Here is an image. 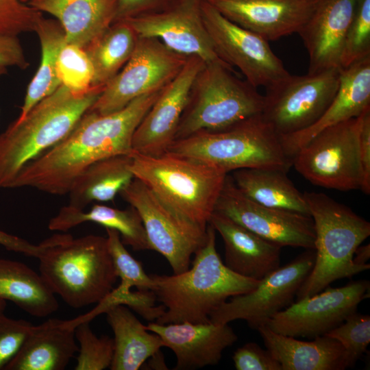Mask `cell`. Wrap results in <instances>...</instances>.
<instances>
[{
  "label": "cell",
  "mask_w": 370,
  "mask_h": 370,
  "mask_svg": "<svg viewBox=\"0 0 370 370\" xmlns=\"http://www.w3.org/2000/svg\"><path fill=\"white\" fill-rule=\"evenodd\" d=\"M94 222L106 228L118 231L124 245L134 250H151L143 220L138 212L132 206L125 210L95 204L90 210L77 209L69 205L62 207L51 219L50 230L66 232L84 222Z\"/></svg>",
  "instance_id": "29"
},
{
  "label": "cell",
  "mask_w": 370,
  "mask_h": 370,
  "mask_svg": "<svg viewBox=\"0 0 370 370\" xmlns=\"http://www.w3.org/2000/svg\"><path fill=\"white\" fill-rule=\"evenodd\" d=\"M162 90L143 95L110 114L88 110L64 138L27 164L10 188L28 186L53 195L66 194L92 164L130 154L134 133Z\"/></svg>",
  "instance_id": "1"
},
{
  "label": "cell",
  "mask_w": 370,
  "mask_h": 370,
  "mask_svg": "<svg viewBox=\"0 0 370 370\" xmlns=\"http://www.w3.org/2000/svg\"><path fill=\"white\" fill-rule=\"evenodd\" d=\"M205 63L197 56H188L136 127L132 142L133 151L153 157L166 152L175 140L192 83Z\"/></svg>",
  "instance_id": "18"
},
{
  "label": "cell",
  "mask_w": 370,
  "mask_h": 370,
  "mask_svg": "<svg viewBox=\"0 0 370 370\" xmlns=\"http://www.w3.org/2000/svg\"><path fill=\"white\" fill-rule=\"evenodd\" d=\"M202 16L219 57L238 69L256 88H267L290 75L269 41L231 21L206 0L202 5Z\"/></svg>",
  "instance_id": "13"
},
{
  "label": "cell",
  "mask_w": 370,
  "mask_h": 370,
  "mask_svg": "<svg viewBox=\"0 0 370 370\" xmlns=\"http://www.w3.org/2000/svg\"><path fill=\"white\" fill-rule=\"evenodd\" d=\"M40 245V275L69 306L97 304L114 288L117 277L106 237L56 234Z\"/></svg>",
  "instance_id": "4"
},
{
  "label": "cell",
  "mask_w": 370,
  "mask_h": 370,
  "mask_svg": "<svg viewBox=\"0 0 370 370\" xmlns=\"http://www.w3.org/2000/svg\"><path fill=\"white\" fill-rule=\"evenodd\" d=\"M220 212L262 238L280 245L314 249L310 215L264 206L244 195L229 173L217 201Z\"/></svg>",
  "instance_id": "15"
},
{
  "label": "cell",
  "mask_w": 370,
  "mask_h": 370,
  "mask_svg": "<svg viewBox=\"0 0 370 370\" xmlns=\"http://www.w3.org/2000/svg\"><path fill=\"white\" fill-rule=\"evenodd\" d=\"M147 330L157 334L177 359L175 370L202 368L219 363L223 352L238 336L228 323L150 322Z\"/></svg>",
  "instance_id": "20"
},
{
  "label": "cell",
  "mask_w": 370,
  "mask_h": 370,
  "mask_svg": "<svg viewBox=\"0 0 370 370\" xmlns=\"http://www.w3.org/2000/svg\"><path fill=\"white\" fill-rule=\"evenodd\" d=\"M156 296L152 291L121 290L114 288L109 294L97 306L89 312L73 319L77 325L84 321H90L97 315L105 313L110 307L115 305H124L131 308L143 319L151 321L158 319L165 311L164 306L161 304L156 306Z\"/></svg>",
  "instance_id": "34"
},
{
  "label": "cell",
  "mask_w": 370,
  "mask_h": 370,
  "mask_svg": "<svg viewBox=\"0 0 370 370\" xmlns=\"http://www.w3.org/2000/svg\"><path fill=\"white\" fill-rule=\"evenodd\" d=\"M70 320L49 319L33 325L21 350L4 370H62L78 345Z\"/></svg>",
  "instance_id": "24"
},
{
  "label": "cell",
  "mask_w": 370,
  "mask_h": 370,
  "mask_svg": "<svg viewBox=\"0 0 370 370\" xmlns=\"http://www.w3.org/2000/svg\"><path fill=\"white\" fill-rule=\"evenodd\" d=\"M360 116L317 134L296 152L293 166L315 186L339 191L360 189Z\"/></svg>",
  "instance_id": "9"
},
{
  "label": "cell",
  "mask_w": 370,
  "mask_h": 370,
  "mask_svg": "<svg viewBox=\"0 0 370 370\" xmlns=\"http://www.w3.org/2000/svg\"><path fill=\"white\" fill-rule=\"evenodd\" d=\"M325 335L336 339L343 346V370L352 368L366 352L370 342V317L356 311Z\"/></svg>",
  "instance_id": "36"
},
{
  "label": "cell",
  "mask_w": 370,
  "mask_h": 370,
  "mask_svg": "<svg viewBox=\"0 0 370 370\" xmlns=\"http://www.w3.org/2000/svg\"><path fill=\"white\" fill-rule=\"evenodd\" d=\"M315 251L306 249L293 260L267 274L251 291L230 297L210 315L213 323L244 320L257 330L275 314L288 307L311 271Z\"/></svg>",
  "instance_id": "14"
},
{
  "label": "cell",
  "mask_w": 370,
  "mask_h": 370,
  "mask_svg": "<svg viewBox=\"0 0 370 370\" xmlns=\"http://www.w3.org/2000/svg\"><path fill=\"white\" fill-rule=\"evenodd\" d=\"M176 0H118L115 22L160 12Z\"/></svg>",
  "instance_id": "44"
},
{
  "label": "cell",
  "mask_w": 370,
  "mask_h": 370,
  "mask_svg": "<svg viewBox=\"0 0 370 370\" xmlns=\"http://www.w3.org/2000/svg\"><path fill=\"white\" fill-rule=\"evenodd\" d=\"M204 1L176 0L160 12L123 21L138 36L157 38L177 53L197 56L206 63L223 62L217 55L203 21Z\"/></svg>",
  "instance_id": "17"
},
{
  "label": "cell",
  "mask_w": 370,
  "mask_h": 370,
  "mask_svg": "<svg viewBox=\"0 0 370 370\" xmlns=\"http://www.w3.org/2000/svg\"><path fill=\"white\" fill-rule=\"evenodd\" d=\"M33 325L23 319L0 317V370L17 355Z\"/></svg>",
  "instance_id": "41"
},
{
  "label": "cell",
  "mask_w": 370,
  "mask_h": 370,
  "mask_svg": "<svg viewBox=\"0 0 370 370\" xmlns=\"http://www.w3.org/2000/svg\"><path fill=\"white\" fill-rule=\"evenodd\" d=\"M370 107V56L341 70L338 89L322 116L311 126L281 137L287 155L296 152L324 129L358 117Z\"/></svg>",
  "instance_id": "22"
},
{
  "label": "cell",
  "mask_w": 370,
  "mask_h": 370,
  "mask_svg": "<svg viewBox=\"0 0 370 370\" xmlns=\"http://www.w3.org/2000/svg\"><path fill=\"white\" fill-rule=\"evenodd\" d=\"M0 66L22 70L29 66L18 36L0 34Z\"/></svg>",
  "instance_id": "45"
},
{
  "label": "cell",
  "mask_w": 370,
  "mask_h": 370,
  "mask_svg": "<svg viewBox=\"0 0 370 370\" xmlns=\"http://www.w3.org/2000/svg\"><path fill=\"white\" fill-rule=\"evenodd\" d=\"M166 152L204 161L227 173L249 168L287 173L293 166L281 137L261 114L225 130H201L176 140Z\"/></svg>",
  "instance_id": "7"
},
{
  "label": "cell",
  "mask_w": 370,
  "mask_h": 370,
  "mask_svg": "<svg viewBox=\"0 0 370 370\" xmlns=\"http://www.w3.org/2000/svg\"><path fill=\"white\" fill-rule=\"evenodd\" d=\"M84 321L75 329L79 343L75 370H103L110 368L114 354V340L108 336L98 337Z\"/></svg>",
  "instance_id": "38"
},
{
  "label": "cell",
  "mask_w": 370,
  "mask_h": 370,
  "mask_svg": "<svg viewBox=\"0 0 370 370\" xmlns=\"http://www.w3.org/2000/svg\"><path fill=\"white\" fill-rule=\"evenodd\" d=\"M105 86L73 92L60 85L25 117L0 134V188H10L29 162L64 138L101 95Z\"/></svg>",
  "instance_id": "3"
},
{
  "label": "cell",
  "mask_w": 370,
  "mask_h": 370,
  "mask_svg": "<svg viewBox=\"0 0 370 370\" xmlns=\"http://www.w3.org/2000/svg\"><path fill=\"white\" fill-rule=\"evenodd\" d=\"M52 15L64 29L66 42L84 48L104 32L116 18L118 0H25Z\"/></svg>",
  "instance_id": "25"
},
{
  "label": "cell",
  "mask_w": 370,
  "mask_h": 370,
  "mask_svg": "<svg viewBox=\"0 0 370 370\" xmlns=\"http://www.w3.org/2000/svg\"><path fill=\"white\" fill-rule=\"evenodd\" d=\"M286 172L268 169H241L231 175L239 190L260 205L310 215L304 193Z\"/></svg>",
  "instance_id": "30"
},
{
  "label": "cell",
  "mask_w": 370,
  "mask_h": 370,
  "mask_svg": "<svg viewBox=\"0 0 370 370\" xmlns=\"http://www.w3.org/2000/svg\"><path fill=\"white\" fill-rule=\"evenodd\" d=\"M188 56L169 49L157 38L138 36L132 56L105 85L89 110L100 114L115 112L143 95L164 88Z\"/></svg>",
  "instance_id": "11"
},
{
  "label": "cell",
  "mask_w": 370,
  "mask_h": 370,
  "mask_svg": "<svg viewBox=\"0 0 370 370\" xmlns=\"http://www.w3.org/2000/svg\"><path fill=\"white\" fill-rule=\"evenodd\" d=\"M209 223L221 235L225 266L236 274L260 280L280 267L282 247L214 211Z\"/></svg>",
  "instance_id": "23"
},
{
  "label": "cell",
  "mask_w": 370,
  "mask_h": 370,
  "mask_svg": "<svg viewBox=\"0 0 370 370\" xmlns=\"http://www.w3.org/2000/svg\"><path fill=\"white\" fill-rule=\"evenodd\" d=\"M358 153L362 175L360 190L370 194V107L360 116Z\"/></svg>",
  "instance_id": "43"
},
{
  "label": "cell",
  "mask_w": 370,
  "mask_h": 370,
  "mask_svg": "<svg viewBox=\"0 0 370 370\" xmlns=\"http://www.w3.org/2000/svg\"><path fill=\"white\" fill-rule=\"evenodd\" d=\"M7 68L5 66H0V77L7 73Z\"/></svg>",
  "instance_id": "49"
},
{
  "label": "cell",
  "mask_w": 370,
  "mask_h": 370,
  "mask_svg": "<svg viewBox=\"0 0 370 370\" xmlns=\"http://www.w3.org/2000/svg\"><path fill=\"white\" fill-rule=\"evenodd\" d=\"M232 360L236 370H282L280 364L269 351L254 342L238 347Z\"/></svg>",
  "instance_id": "42"
},
{
  "label": "cell",
  "mask_w": 370,
  "mask_h": 370,
  "mask_svg": "<svg viewBox=\"0 0 370 370\" xmlns=\"http://www.w3.org/2000/svg\"><path fill=\"white\" fill-rule=\"evenodd\" d=\"M303 193L314 222L315 260L296 300L315 295L334 281L351 278L370 268L353 262L356 248L370 235V223L325 193Z\"/></svg>",
  "instance_id": "5"
},
{
  "label": "cell",
  "mask_w": 370,
  "mask_h": 370,
  "mask_svg": "<svg viewBox=\"0 0 370 370\" xmlns=\"http://www.w3.org/2000/svg\"><path fill=\"white\" fill-rule=\"evenodd\" d=\"M42 16L25 0H0V34L18 36L34 32Z\"/></svg>",
  "instance_id": "40"
},
{
  "label": "cell",
  "mask_w": 370,
  "mask_h": 370,
  "mask_svg": "<svg viewBox=\"0 0 370 370\" xmlns=\"http://www.w3.org/2000/svg\"><path fill=\"white\" fill-rule=\"evenodd\" d=\"M57 70L61 85L73 92H84L92 86L93 66L84 48L66 42L58 56Z\"/></svg>",
  "instance_id": "37"
},
{
  "label": "cell",
  "mask_w": 370,
  "mask_h": 370,
  "mask_svg": "<svg viewBox=\"0 0 370 370\" xmlns=\"http://www.w3.org/2000/svg\"><path fill=\"white\" fill-rule=\"evenodd\" d=\"M356 3V0H323L299 32L309 56L308 73L341 69L343 41Z\"/></svg>",
  "instance_id": "21"
},
{
  "label": "cell",
  "mask_w": 370,
  "mask_h": 370,
  "mask_svg": "<svg viewBox=\"0 0 370 370\" xmlns=\"http://www.w3.org/2000/svg\"><path fill=\"white\" fill-rule=\"evenodd\" d=\"M119 194L138 212L151 250L165 258L173 273L188 269L192 256L206 241L207 228L186 219L137 178Z\"/></svg>",
  "instance_id": "12"
},
{
  "label": "cell",
  "mask_w": 370,
  "mask_h": 370,
  "mask_svg": "<svg viewBox=\"0 0 370 370\" xmlns=\"http://www.w3.org/2000/svg\"><path fill=\"white\" fill-rule=\"evenodd\" d=\"M369 282H351L339 288L328 286L299 300L273 315L267 323L273 331L293 337L325 335L357 311L369 295Z\"/></svg>",
  "instance_id": "16"
},
{
  "label": "cell",
  "mask_w": 370,
  "mask_h": 370,
  "mask_svg": "<svg viewBox=\"0 0 370 370\" xmlns=\"http://www.w3.org/2000/svg\"><path fill=\"white\" fill-rule=\"evenodd\" d=\"M370 258V245H359L354 254L353 262L358 266H369L367 263Z\"/></svg>",
  "instance_id": "47"
},
{
  "label": "cell",
  "mask_w": 370,
  "mask_h": 370,
  "mask_svg": "<svg viewBox=\"0 0 370 370\" xmlns=\"http://www.w3.org/2000/svg\"><path fill=\"white\" fill-rule=\"evenodd\" d=\"M257 330L282 370H343L344 349L333 338L322 335L304 341L277 333L266 325Z\"/></svg>",
  "instance_id": "26"
},
{
  "label": "cell",
  "mask_w": 370,
  "mask_h": 370,
  "mask_svg": "<svg viewBox=\"0 0 370 370\" xmlns=\"http://www.w3.org/2000/svg\"><path fill=\"white\" fill-rule=\"evenodd\" d=\"M107 245L117 278V286L122 290L136 287L138 291H152L153 280L148 275L140 262L136 260L126 249L118 231L106 228Z\"/></svg>",
  "instance_id": "35"
},
{
  "label": "cell",
  "mask_w": 370,
  "mask_h": 370,
  "mask_svg": "<svg viewBox=\"0 0 370 370\" xmlns=\"http://www.w3.org/2000/svg\"><path fill=\"white\" fill-rule=\"evenodd\" d=\"M138 36L125 21H116L84 49L93 66L92 86H105L132 56Z\"/></svg>",
  "instance_id": "33"
},
{
  "label": "cell",
  "mask_w": 370,
  "mask_h": 370,
  "mask_svg": "<svg viewBox=\"0 0 370 370\" xmlns=\"http://www.w3.org/2000/svg\"><path fill=\"white\" fill-rule=\"evenodd\" d=\"M105 313L114 335L111 370H138L164 347L161 338L147 330L127 306L115 305Z\"/></svg>",
  "instance_id": "27"
},
{
  "label": "cell",
  "mask_w": 370,
  "mask_h": 370,
  "mask_svg": "<svg viewBox=\"0 0 370 370\" xmlns=\"http://www.w3.org/2000/svg\"><path fill=\"white\" fill-rule=\"evenodd\" d=\"M190 268L171 275H150L152 291L165 307L156 322H209L210 314L223 303L251 291L259 282L228 269L217 251L216 230L210 223Z\"/></svg>",
  "instance_id": "2"
},
{
  "label": "cell",
  "mask_w": 370,
  "mask_h": 370,
  "mask_svg": "<svg viewBox=\"0 0 370 370\" xmlns=\"http://www.w3.org/2000/svg\"><path fill=\"white\" fill-rule=\"evenodd\" d=\"M225 17L267 41L299 33L323 0H206Z\"/></svg>",
  "instance_id": "19"
},
{
  "label": "cell",
  "mask_w": 370,
  "mask_h": 370,
  "mask_svg": "<svg viewBox=\"0 0 370 370\" xmlns=\"http://www.w3.org/2000/svg\"><path fill=\"white\" fill-rule=\"evenodd\" d=\"M34 32L40 45V62L27 86L17 121L23 119L36 103L52 94L61 85L57 65L60 51L66 42L63 27L56 19L42 16Z\"/></svg>",
  "instance_id": "32"
},
{
  "label": "cell",
  "mask_w": 370,
  "mask_h": 370,
  "mask_svg": "<svg viewBox=\"0 0 370 370\" xmlns=\"http://www.w3.org/2000/svg\"><path fill=\"white\" fill-rule=\"evenodd\" d=\"M0 245L9 251L21 253L27 256L38 258L40 251V244L34 245L27 241L18 236L8 234L0 230Z\"/></svg>",
  "instance_id": "46"
},
{
  "label": "cell",
  "mask_w": 370,
  "mask_h": 370,
  "mask_svg": "<svg viewBox=\"0 0 370 370\" xmlns=\"http://www.w3.org/2000/svg\"><path fill=\"white\" fill-rule=\"evenodd\" d=\"M130 169L180 215L206 230L228 173L204 161L169 152L132 151Z\"/></svg>",
  "instance_id": "6"
},
{
  "label": "cell",
  "mask_w": 370,
  "mask_h": 370,
  "mask_svg": "<svg viewBox=\"0 0 370 370\" xmlns=\"http://www.w3.org/2000/svg\"><path fill=\"white\" fill-rule=\"evenodd\" d=\"M341 69L304 75L290 74L266 88L261 116L280 136L313 125L326 110L338 89Z\"/></svg>",
  "instance_id": "10"
},
{
  "label": "cell",
  "mask_w": 370,
  "mask_h": 370,
  "mask_svg": "<svg viewBox=\"0 0 370 370\" xmlns=\"http://www.w3.org/2000/svg\"><path fill=\"white\" fill-rule=\"evenodd\" d=\"M264 97L230 65L205 63L196 75L175 140L201 130L219 131L262 113Z\"/></svg>",
  "instance_id": "8"
},
{
  "label": "cell",
  "mask_w": 370,
  "mask_h": 370,
  "mask_svg": "<svg viewBox=\"0 0 370 370\" xmlns=\"http://www.w3.org/2000/svg\"><path fill=\"white\" fill-rule=\"evenodd\" d=\"M370 56V0H356L353 17L347 30L341 56V67Z\"/></svg>",
  "instance_id": "39"
},
{
  "label": "cell",
  "mask_w": 370,
  "mask_h": 370,
  "mask_svg": "<svg viewBox=\"0 0 370 370\" xmlns=\"http://www.w3.org/2000/svg\"><path fill=\"white\" fill-rule=\"evenodd\" d=\"M5 307H6V301L0 298V317L4 314Z\"/></svg>",
  "instance_id": "48"
},
{
  "label": "cell",
  "mask_w": 370,
  "mask_h": 370,
  "mask_svg": "<svg viewBox=\"0 0 370 370\" xmlns=\"http://www.w3.org/2000/svg\"><path fill=\"white\" fill-rule=\"evenodd\" d=\"M131 153L110 156L90 165L71 186L69 205L84 210L92 201L114 200L134 178Z\"/></svg>",
  "instance_id": "28"
},
{
  "label": "cell",
  "mask_w": 370,
  "mask_h": 370,
  "mask_svg": "<svg viewBox=\"0 0 370 370\" xmlns=\"http://www.w3.org/2000/svg\"><path fill=\"white\" fill-rule=\"evenodd\" d=\"M0 298L36 317H47L59 308L56 295L40 274L22 262L2 258Z\"/></svg>",
  "instance_id": "31"
}]
</instances>
